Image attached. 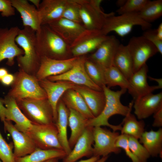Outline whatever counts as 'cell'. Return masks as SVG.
<instances>
[{
    "label": "cell",
    "instance_id": "cell-28",
    "mask_svg": "<svg viewBox=\"0 0 162 162\" xmlns=\"http://www.w3.org/2000/svg\"><path fill=\"white\" fill-rule=\"evenodd\" d=\"M150 156L162 157V129L145 131L139 139Z\"/></svg>",
    "mask_w": 162,
    "mask_h": 162
},
{
    "label": "cell",
    "instance_id": "cell-37",
    "mask_svg": "<svg viewBox=\"0 0 162 162\" xmlns=\"http://www.w3.org/2000/svg\"><path fill=\"white\" fill-rule=\"evenodd\" d=\"M62 17L82 24L77 0H67Z\"/></svg>",
    "mask_w": 162,
    "mask_h": 162
},
{
    "label": "cell",
    "instance_id": "cell-46",
    "mask_svg": "<svg viewBox=\"0 0 162 162\" xmlns=\"http://www.w3.org/2000/svg\"><path fill=\"white\" fill-rule=\"evenodd\" d=\"M156 35L158 38L162 40V23H161L156 30Z\"/></svg>",
    "mask_w": 162,
    "mask_h": 162
},
{
    "label": "cell",
    "instance_id": "cell-32",
    "mask_svg": "<svg viewBox=\"0 0 162 162\" xmlns=\"http://www.w3.org/2000/svg\"><path fill=\"white\" fill-rule=\"evenodd\" d=\"M131 112L125 116L122 123L121 134L130 136L138 140L145 132V124L143 120H138Z\"/></svg>",
    "mask_w": 162,
    "mask_h": 162
},
{
    "label": "cell",
    "instance_id": "cell-52",
    "mask_svg": "<svg viewBox=\"0 0 162 162\" xmlns=\"http://www.w3.org/2000/svg\"><path fill=\"white\" fill-rule=\"evenodd\" d=\"M108 156L102 157L95 162H105L108 158Z\"/></svg>",
    "mask_w": 162,
    "mask_h": 162
},
{
    "label": "cell",
    "instance_id": "cell-45",
    "mask_svg": "<svg viewBox=\"0 0 162 162\" xmlns=\"http://www.w3.org/2000/svg\"><path fill=\"white\" fill-rule=\"evenodd\" d=\"M6 111V109L4 106L2 98H0V119L2 122L6 120L5 113Z\"/></svg>",
    "mask_w": 162,
    "mask_h": 162
},
{
    "label": "cell",
    "instance_id": "cell-1",
    "mask_svg": "<svg viewBox=\"0 0 162 162\" xmlns=\"http://www.w3.org/2000/svg\"><path fill=\"white\" fill-rule=\"evenodd\" d=\"M127 90L121 88L120 90L114 91L106 86H104L102 90L105 99V106L99 115L88 120L87 126L94 127L106 126L114 131L121 130L122 128L121 123L118 125H112L109 123L108 120L111 116L115 115L125 116L131 111L134 100L130 103L128 106L123 105L120 101L121 96L126 92Z\"/></svg>",
    "mask_w": 162,
    "mask_h": 162
},
{
    "label": "cell",
    "instance_id": "cell-29",
    "mask_svg": "<svg viewBox=\"0 0 162 162\" xmlns=\"http://www.w3.org/2000/svg\"><path fill=\"white\" fill-rule=\"evenodd\" d=\"M113 65L128 80L133 74V58L127 45L120 44L115 56Z\"/></svg>",
    "mask_w": 162,
    "mask_h": 162
},
{
    "label": "cell",
    "instance_id": "cell-31",
    "mask_svg": "<svg viewBox=\"0 0 162 162\" xmlns=\"http://www.w3.org/2000/svg\"><path fill=\"white\" fill-rule=\"evenodd\" d=\"M67 154L63 150L53 149L44 150L37 148L31 153L24 156L15 158V162H43L56 158L63 159Z\"/></svg>",
    "mask_w": 162,
    "mask_h": 162
},
{
    "label": "cell",
    "instance_id": "cell-42",
    "mask_svg": "<svg viewBox=\"0 0 162 162\" xmlns=\"http://www.w3.org/2000/svg\"><path fill=\"white\" fill-rule=\"evenodd\" d=\"M0 13L3 17H8L15 15V9L10 0H0Z\"/></svg>",
    "mask_w": 162,
    "mask_h": 162
},
{
    "label": "cell",
    "instance_id": "cell-48",
    "mask_svg": "<svg viewBox=\"0 0 162 162\" xmlns=\"http://www.w3.org/2000/svg\"><path fill=\"white\" fill-rule=\"evenodd\" d=\"M150 80H153L157 82L158 83V86H159L161 88H162V78H155L150 76H148Z\"/></svg>",
    "mask_w": 162,
    "mask_h": 162
},
{
    "label": "cell",
    "instance_id": "cell-20",
    "mask_svg": "<svg viewBox=\"0 0 162 162\" xmlns=\"http://www.w3.org/2000/svg\"><path fill=\"white\" fill-rule=\"evenodd\" d=\"M48 25L70 46L86 30L82 24L62 17Z\"/></svg>",
    "mask_w": 162,
    "mask_h": 162
},
{
    "label": "cell",
    "instance_id": "cell-2",
    "mask_svg": "<svg viewBox=\"0 0 162 162\" xmlns=\"http://www.w3.org/2000/svg\"><path fill=\"white\" fill-rule=\"evenodd\" d=\"M36 45L41 57L64 59L72 57L70 46L48 25H41L36 32Z\"/></svg>",
    "mask_w": 162,
    "mask_h": 162
},
{
    "label": "cell",
    "instance_id": "cell-4",
    "mask_svg": "<svg viewBox=\"0 0 162 162\" xmlns=\"http://www.w3.org/2000/svg\"><path fill=\"white\" fill-rule=\"evenodd\" d=\"M8 94L16 100L26 98L47 99L46 94L36 76L20 69Z\"/></svg>",
    "mask_w": 162,
    "mask_h": 162
},
{
    "label": "cell",
    "instance_id": "cell-43",
    "mask_svg": "<svg viewBox=\"0 0 162 162\" xmlns=\"http://www.w3.org/2000/svg\"><path fill=\"white\" fill-rule=\"evenodd\" d=\"M153 114L154 121L152 126L154 127L161 128L162 127V106Z\"/></svg>",
    "mask_w": 162,
    "mask_h": 162
},
{
    "label": "cell",
    "instance_id": "cell-24",
    "mask_svg": "<svg viewBox=\"0 0 162 162\" xmlns=\"http://www.w3.org/2000/svg\"><path fill=\"white\" fill-rule=\"evenodd\" d=\"M67 0H43L38 10L41 25H48L62 17Z\"/></svg>",
    "mask_w": 162,
    "mask_h": 162
},
{
    "label": "cell",
    "instance_id": "cell-5",
    "mask_svg": "<svg viewBox=\"0 0 162 162\" xmlns=\"http://www.w3.org/2000/svg\"><path fill=\"white\" fill-rule=\"evenodd\" d=\"M136 25L140 26L144 30L150 29L152 26L150 23L142 20L138 13H128L107 17L100 31L106 35L111 32H114L123 37L130 33L134 26Z\"/></svg>",
    "mask_w": 162,
    "mask_h": 162
},
{
    "label": "cell",
    "instance_id": "cell-23",
    "mask_svg": "<svg viewBox=\"0 0 162 162\" xmlns=\"http://www.w3.org/2000/svg\"><path fill=\"white\" fill-rule=\"evenodd\" d=\"M6 109V120L14 122L15 128L25 133L32 127V123L25 116L18 106L16 100L8 95L2 99Z\"/></svg>",
    "mask_w": 162,
    "mask_h": 162
},
{
    "label": "cell",
    "instance_id": "cell-12",
    "mask_svg": "<svg viewBox=\"0 0 162 162\" xmlns=\"http://www.w3.org/2000/svg\"><path fill=\"white\" fill-rule=\"evenodd\" d=\"M127 46L133 58L134 73L158 52L156 47L142 36L132 37Z\"/></svg>",
    "mask_w": 162,
    "mask_h": 162
},
{
    "label": "cell",
    "instance_id": "cell-16",
    "mask_svg": "<svg viewBox=\"0 0 162 162\" xmlns=\"http://www.w3.org/2000/svg\"><path fill=\"white\" fill-rule=\"evenodd\" d=\"M114 36H108L98 48L88 57L104 69L113 65L114 58L120 45Z\"/></svg>",
    "mask_w": 162,
    "mask_h": 162
},
{
    "label": "cell",
    "instance_id": "cell-15",
    "mask_svg": "<svg viewBox=\"0 0 162 162\" xmlns=\"http://www.w3.org/2000/svg\"><path fill=\"white\" fill-rule=\"evenodd\" d=\"M46 92L47 99L52 110L55 123L57 116V106L60 98L68 90L74 89L76 85L68 81H52L45 79L39 81Z\"/></svg>",
    "mask_w": 162,
    "mask_h": 162
},
{
    "label": "cell",
    "instance_id": "cell-8",
    "mask_svg": "<svg viewBox=\"0 0 162 162\" xmlns=\"http://www.w3.org/2000/svg\"><path fill=\"white\" fill-rule=\"evenodd\" d=\"M25 133L31 138L38 148L63 150L58 139V131L55 123H32V127Z\"/></svg>",
    "mask_w": 162,
    "mask_h": 162
},
{
    "label": "cell",
    "instance_id": "cell-7",
    "mask_svg": "<svg viewBox=\"0 0 162 162\" xmlns=\"http://www.w3.org/2000/svg\"><path fill=\"white\" fill-rule=\"evenodd\" d=\"M79 6L82 23L88 30H101L107 17L115 15L114 12L104 13L101 10L102 0H77Z\"/></svg>",
    "mask_w": 162,
    "mask_h": 162
},
{
    "label": "cell",
    "instance_id": "cell-40",
    "mask_svg": "<svg viewBox=\"0 0 162 162\" xmlns=\"http://www.w3.org/2000/svg\"><path fill=\"white\" fill-rule=\"evenodd\" d=\"M128 135L120 134L116 140V146L117 148L123 149L132 162H140L130 149L128 145Z\"/></svg>",
    "mask_w": 162,
    "mask_h": 162
},
{
    "label": "cell",
    "instance_id": "cell-44",
    "mask_svg": "<svg viewBox=\"0 0 162 162\" xmlns=\"http://www.w3.org/2000/svg\"><path fill=\"white\" fill-rule=\"evenodd\" d=\"M15 79L14 76L11 74H8L1 80L2 83L6 86H9L12 84Z\"/></svg>",
    "mask_w": 162,
    "mask_h": 162
},
{
    "label": "cell",
    "instance_id": "cell-41",
    "mask_svg": "<svg viewBox=\"0 0 162 162\" xmlns=\"http://www.w3.org/2000/svg\"><path fill=\"white\" fill-rule=\"evenodd\" d=\"M142 36L152 43L157 48L158 52L162 54V40L157 37L156 30H146Z\"/></svg>",
    "mask_w": 162,
    "mask_h": 162
},
{
    "label": "cell",
    "instance_id": "cell-47",
    "mask_svg": "<svg viewBox=\"0 0 162 162\" xmlns=\"http://www.w3.org/2000/svg\"><path fill=\"white\" fill-rule=\"evenodd\" d=\"M100 157L93 156L88 159L81 160L80 161H76L75 162H95L98 160Z\"/></svg>",
    "mask_w": 162,
    "mask_h": 162
},
{
    "label": "cell",
    "instance_id": "cell-53",
    "mask_svg": "<svg viewBox=\"0 0 162 162\" xmlns=\"http://www.w3.org/2000/svg\"><path fill=\"white\" fill-rule=\"evenodd\" d=\"M59 159L56 158H52L46 160L43 162H58Z\"/></svg>",
    "mask_w": 162,
    "mask_h": 162
},
{
    "label": "cell",
    "instance_id": "cell-26",
    "mask_svg": "<svg viewBox=\"0 0 162 162\" xmlns=\"http://www.w3.org/2000/svg\"><path fill=\"white\" fill-rule=\"evenodd\" d=\"M57 118L55 124L58 131L59 142L67 155L71 150L69 145L67 136L69 110L60 99L57 104Z\"/></svg>",
    "mask_w": 162,
    "mask_h": 162
},
{
    "label": "cell",
    "instance_id": "cell-9",
    "mask_svg": "<svg viewBox=\"0 0 162 162\" xmlns=\"http://www.w3.org/2000/svg\"><path fill=\"white\" fill-rule=\"evenodd\" d=\"M94 144L93 156L100 157L108 156L112 153L118 154L120 148L116 146V141L120 134L116 131H111L101 127L93 128Z\"/></svg>",
    "mask_w": 162,
    "mask_h": 162
},
{
    "label": "cell",
    "instance_id": "cell-49",
    "mask_svg": "<svg viewBox=\"0 0 162 162\" xmlns=\"http://www.w3.org/2000/svg\"><path fill=\"white\" fill-rule=\"evenodd\" d=\"M8 71L7 69L4 68H0V80L8 74Z\"/></svg>",
    "mask_w": 162,
    "mask_h": 162
},
{
    "label": "cell",
    "instance_id": "cell-11",
    "mask_svg": "<svg viewBox=\"0 0 162 162\" xmlns=\"http://www.w3.org/2000/svg\"><path fill=\"white\" fill-rule=\"evenodd\" d=\"M20 30L17 26L0 28V62L7 59L6 64L12 66L14 63L15 57L23 55V50L15 41Z\"/></svg>",
    "mask_w": 162,
    "mask_h": 162
},
{
    "label": "cell",
    "instance_id": "cell-35",
    "mask_svg": "<svg viewBox=\"0 0 162 162\" xmlns=\"http://www.w3.org/2000/svg\"><path fill=\"white\" fill-rule=\"evenodd\" d=\"M85 67L88 76L95 84L102 88L106 86L104 75L105 69L86 57Z\"/></svg>",
    "mask_w": 162,
    "mask_h": 162
},
{
    "label": "cell",
    "instance_id": "cell-30",
    "mask_svg": "<svg viewBox=\"0 0 162 162\" xmlns=\"http://www.w3.org/2000/svg\"><path fill=\"white\" fill-rule=\"evenodd\" d=\"M68 124L71 130V134L68 142L72 149L78 139L84 132L87 126L88 119L77 111L68 109Z\"/></svg>",
    "mask_w": 162,
    "mask_h": 162
},
{
    "label": "cell",
    "instance_id": "cell-54",
    "mask_svg": "<svg viewBox=\"0 0 162 162\" xmlns=\"http://www.w3.org/2000/svg\"><path fill=\"white\" fill-rule=\"evenodd\" d=\"M0 162H1V161H0Z\"/></svg>",
    "mask_w": 162,
    "mask_h": 162
},
{
    "label": "cell",
    "instance_id": "cell-27",
    "mask_svg": "<svg viewBox=\"0 0 162 162\" xmlns=\"http://www.w3.org/2000/svg\"><path fill=\"white\" fill-rule=\"evenodd\" d=\"M62 96V100L68 109L77 111L88 119L94 117L82 96L75 89L67 90Z\"/></svg>",
    "mask_w": 162,
    "mask_h": 162
},
{
    "label": "cell",
    "instance_id": "cell-36",
    "mask_svg": "<svg viewBox=\"0 0 162 162\" xmlns=\"http://www.w3.org/2000/svg\"><path fill=\"white\" fill-rule=\"evenodd\" d=\"M128 137V146L134 155L140 162H147L150 156L146 149L138 140L130 136Z\"/></svg>",
    "mask_w": 162,
    "mask_h": 162
},
{
    "label": "cell",
    "instance_id": "cell-39",
    "mask_svg": "<svg viewBox=\"0 0 162 162\" xmlns=\"http://www.w3.org/2000/svg\"><path fill=\"white\" fill-rule=\"evenodd\" d=\"M13 143H8L0 132V159L2 162H15Z\"/></svg>",
    "mask_w": 162,
    "mask_h": 162
},
{
    "label": "cell",
    "instance_id": "cell-25",
    "mask_svg": "<svg viewBox=\"0 0 162 162\" xmlns=\"http://www.w3.org/2000/svg\"><path fill=\"white\" fill-rule=\"evenodd\" d=\"M74 89L82 96L94 117L99 115L105 104L103 91H97L85 86L77 85Z\"/></svg>",
    "mask_w": 162,
    "mask_h": 162
},
{
    "label": "cell",
    "instance_id": "cell-17",
    "mask_svg": "<svg viewBox=\"0 0 162 162\" xmlns=\"http://www.w3.org/2000/svg\"><path fill=\"white\" fill-rule=\"evenodd\" d=\"M3 122L5 131L9 133L13 140L15 158L29 154L38 148L31 138L25 133L18 130L11 121L5 120Z\"/></svg>",
    "mask_w": 162,
    "mask_h": 162
},
{
    "label": "cell",
    "instance_id": "cell-3",
    "mask_svg": "<svg viewBox=\"0 0 162 162\" xmlns=\"http://www.w3.org/2000/svg\"><path fill=\"white\" fill-rule=\"evenodd\" d=\"M15 41L22 48L24 54L17 57L20 69L29 74L37 71L40 64L41 57L37 47L36 31L28 27L20 29Z\"/></svg>",
    "mask_w": 162,
    "mask_h": 162
},
{
    "label": "cell",
    "instance_id": "cell-10",
    "mask_svg": "<svg viewBox=\"0 0 162 162\" xmlns=\"http://www.w3.org/2000/svg\"><path fill=\"white\" fill-rule=\"evenodd\" d=\"M86 57H79L72 67L59 75L51 76L46 79L52 81H59L70 82L76 85L84 86L93 89L102 91V88L95 84L88 75L85 67Z\"/></svg>",
    "mask_w": 162,
    "mask_h": 162
},
{
    "label": "cell",
    "instance_id": "cell-33",
    "mask_svg": "<svg viewBox=\"0 0 162 162\" xmlns=\"http://www.w3.org/2000/svg\"><path fill=\"white\" fill-rule=\"evenodd\" d=\"M104 75L106 86L108 88L118 86L121 88L128 89V80L115 67L112 65L105 69Z\"/></svg>",
    "mask_w": 162,
    "mask_h": 162
},
{
    "label": "cell",
    "instance_id": "cell-14",
    "mask_svg": "<svg viewBox=\"0 0 162 162\" xmlns=\"http://www.w3.org/2000/svg\"><path fill=\"white\" fill-rule=\"evenodd\" d=\"M79 57L56 59L46 56L41 57L36 77L39 81L51 76L62 74L72 67Z\"/></svg>",
    "mask_w": 162,
    "mask_h": 162
},
{
    "label": "cell",
    "instance_id": "cell-13",
    "mask_svg": "<svg viewBox=\"0 0 162 162\" xmlns=\"http://www.w3.org/2000/svg\"><path fill=\"white\" fill-rule=\"evenodd\" d=\"M100 30H86L70 46L73 57H78L95 51L108 37Z\"/></svg>",
    "mask_w": 162,
    "mask_h": 162
},
{
    "label": "cell",
    "instance_id": "cell-34",
    "mask_svg": "<svg viewBox=\"0 0 162 162\" xmlns=\"http://www.w3.org/2000/svg\"><path fill=\"white\" fill-rule=\"evenodd\" d=\"M138 14L144 21L149 23L160 18L162 15V0H148Z\"/></svg>",
    "mask_w": 162,
    "mask_h": 162
},
{
    "label": "cell",
    "instance_id": "cell-51",
    "mask_svg": "<svg viewBox=\"0 0 162 162\" xmlns=\"http://www.w3.org/2000/svg\"><path fill=\"white\" fill-rule=\"evenodd\" d=\"M126 0H118L116 2V4L120 7L123 6L125 3Z\"/></svg>",
    "mask_w": 162,
    "mask_h": 162
},
{
    "label": "cell",
    "instance_id": "cell-18",
    "mask_svg": "<svg viewBox=\"0 0 162 162\" xmlns=\"http://www.w3.org/2000/svg\"><path fill=\"white\" fill-rule=\"evenodd\" d=\"M148 68L146 64L134 72L128 80L129 93L136 100L156 90L161 89L158 85L150 86L147 82Z\"/></svg>",
    "mask_w": 162,
    "mask_h": 162
},
{
    "label": "cell",
    "instance_id": "cell-38",
    "mask_svg": "<svg viewBox=\"0 0 162 162\" xmlns=\"http://www.w3.org/2000/svg\"><path fill=\"white\" fill-rule=\"evenodd\" d=\"M148 0H128L116 12L121 15L125 13H138L144 8Z\"/></svg>",
    "mask_w": 162,
    "mask_h": 162
},
{
    "label": "cell",
    "instance_id": "cell-19",
    "mask_svg": "<svg viewBox=\"0 0 162 162\" xmlns=\"http://www.w3.org/2000/svg\"><path fill=\"white\" fill-rule=\"evenodd\" d=\"M93 128L88 126L63 162H75L83 157L93 156Z\"/></svg>",
    "mask_w": 162,
    "mask_h": 162
},
{
    "label": "cell",
    "instance_id": "cell-21",
    "mask_svg": "<svg viewBox=\"0 0 162 162\" xmlns=\"http://www.w3.org/2000/svg\"><path fill=\"white\" fill-rule=\"evenodd\" d=\"M133 106L134 113L138 119L148 118L162 106V92L144 95L134 100Z\"/></svg>",
    "mask_w": 162,
    "mask_h": 162
},
{
    "label": "cell",
    "instance_id": "cell-6",
    "mask_svg": "<svg viewBox=\"0 0 162 162\" xmlns=\"http://www.w3.org/2000/svg\"><path fill=\"white\" fill-rule=\"evenodd\" d=\"M16 101L20 110L32 123H55L52 110L47 99L26 98Z\"/></svg>",
    "mask_w": 162,
    "mask_h": 162
},
{
    "label": "cell",
    "instance_id": "cell-22",
    "mask_svg": "<svg viewBox=\"0 0 162 162\" xmlns=\"http://www.w3.org/2000/svg\"><path fill=\"white\" fill-rule=\"evenodd\" d=\"M15 9L20 14L24 27H28L37 32L41 25L38 9L26 0H10Z\"/></svg>",
    "mask_w": 162,
    "mask_h": 162
},
{
    "label": "cell",
    "instance_id": "cell-50",
    "mask_svg": "<svg viewBox=\"0 0 162 162\" xmlns=\"http://www.w3.org/2000/svg\"><path fill=\"white\" fill-rule=\"evenodd\" d=\"M30 2H31L33 4V5H34L36 8L38 9L40 4V0H29Z\"/></svg>",
    "mask_w": 162,
    "mask_h": 162
}]
</instances>
